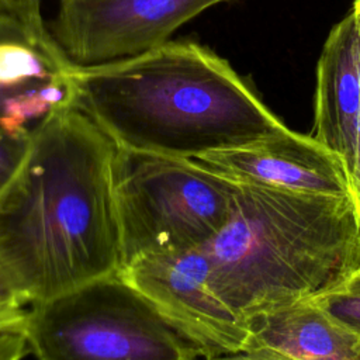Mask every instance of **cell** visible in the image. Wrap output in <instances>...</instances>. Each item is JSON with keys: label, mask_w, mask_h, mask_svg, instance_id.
<instances>
[{"label": "cell", "mask_w": 360, "mask_h": 360, "mask_svg": "<svg viewBox=\"0 0 360 360\" xmlns=\"http://www.w3.org/2000/svg\"><path fill=\"white\" fill-rule=\"evenodd\" d=\"M117 150L75 104L32 129L27 159L0 197V259L30 305L120 271Z\"/></svg>", "instance_id": "6da1fadb"}, {"label": "cell", "mask_w": 360, "mask_h": 360, "mask_svg": "<svg viewBox=\"0 0 360 360\" xmlns=\"http://www.w3.org/2000/svg\"><path fill=\"white\" fill-rule=\"evenodd\" d=\"M73 104L127 149L193 159L285 129L231 63L193 39L73 68Z\"/></svg>", "instance_id": "7a4b0ae2"}, {"label": "cell", "mask_w": 360, "mask_h": 360, "mask_svg": "<svg viewBox=\"0 0 360 360\" xmlns=\"http://www.w3.org/2000/svg\"><path fill=\"white\" fill-rule=\"evenodd\" d=\"M233 184L225 225L201 248L214 290L240 318L316 300L360 271L353 193Z\"/></svg>", "instance_id": "3957f363"}, {"label": "cell", "mask_w": 360, "mask_h": 360, "mask_svg": "<svg viewBox=\"0 0 360 360\" xmlns=\"http://www.w3.org/2000/svg\"><path fill=\"white\" fill-rule=\"evenodd\" d=\"M27 332L42 360L214 359L118 271L31 304Z\"/></svg>", "instance_id": "277c9868"}, {"label": "cell", "mask_w": 360, "mask_h": 360, "mask_svg": "<svg viewBox=\"0 0 360 360\" xmlns=\"http://www.w3.org/2000/svg\"><path fill=\"white\" fill-rule=\"evenodd\" d=\"M114 190L122 269L146 255L202 246L225 225L235 184L193 159L118 146Z\"/></svg>", "instance_id": "5b68a950"}, {"label": "cell", "mask_w": 360, "mask_h": 360, "mask_svg": "<svg viewBox=\"0 0 360 360\" xmlns=\"http://www.w3.org/2000/svg\"><path fill=\"white\" fill-rule=\"evenodd\" d=\"M235 0H58L48 31L76 66L139 55L202 11Z\"/></svg>", "instance_id": "8992f818"}, {"label": "cell", "mask_w": 360, "mask_h": 360, "mask_svg": "<svg viewBox=\"0 0 360 360\" xmlns=\"http://www.w3.org/2000/svg\"><path fill=\"white\" fill-rule=\"evenodd\" d=\"M163 314L200 339L214 359H235L248 322L214 290L202 248L142 256L118 271Z\"/></svg>", "instance_id": "52a82bcc"}, {"label": "cell", "mask_w": 360, "mask_h": 360, "mask_svg": "<svg viewBox=\"0 0 360 360\" xmlns=\"http://www.w3.org/2000/svg\"><path fill=\"white\" fill-rule=\"evenodd\" d=\"M75 65L49 32L0 17V136L20 138L72 105Z\"/></svg>", "instance_id": "ba28073f"}, {"label": "cell", "mask_w": 360, "mask_h": 360, "mask_svg": "<svg viewBox=\"0 0 360 360\" xmlns=\"http://www.w3.org/2000/svg\"><path fill=\"white\" fill-rule=\"evenodd\" d=\"M193 160L239 184L333 195L353 193L346 162L311 135L290 128Z\"/></svg>", "instance_id": "9c48e42d"}, {"label": "cell", "mask_w": 360, "mask_h": 360, "mask_svg": "<svg viewBox=\"0 0 360 360\" xmlns=\"http://www.w3.org/2000/svg\"><path fill=\"white\" fill-rule=\"evenodd\" d=\"M314 101L309 135L350 170L360 110V28L353 8L332 27L322 46Z\"/></svg>", "instance_id": "30bf717a"}, {"label": "cell", "mask_w": 360, "mask_h": 360, "mask_svg": "<svg viewBox=\"0 0 360 360\" xmlns=\"http://www.w3.org/2000/svg\"><path fill=\"white\" fill-rule=\"evenodd\" d=\"M248 322V339L235 359L360 360V335L314 301L257 314Z\"/></svg>", "instance_id": "8fae6325"}, {"label": "cell", "mask_w": 360, "mask_h": 360, "mask_svg": "<svg viewBox=\"0 0 360 360\" xmlns=\"http://www.w3.org/2000/svg\"><path fill=\"white\" fill-rule=\"evenodd\" d=\"M312 301L360 335V271L343 285Z\"/></svg>", "instance_id": "7c38bea8"}, {"label": "cell", "mask_w": 360, "mask_h": 360, "mask_svg": "<svg viewBox=\"0 0 360 360\" xmlns=\"http://www.w3.org/2000/svg\"><path fill=\"white\" fill-rule=\"evenodd\" d=\"M30 145L31 134L20 138L0 136V197L20 173L27 159Z\"/></svg>", "instance_id": "4fadbf2b"}, {"label": "cell", "mask_w": 360, "mask_h": 360, "mask_svg": "<svg viewBox=\"0 0 360 360\" xmlns=\"http://www.w3.org/2000/svg\"><path fill=\"white\" fill-rule=\"evenodd\" d=\"M42 6L44 0H0V17L17 20L38 32H49Z\"/></svg>", "instance_id": "5bb4252c"}, {"label": "cell", "mask_w": 360, "mask_h": 360, "mask_svg": "<svg viewBox=\"0 0 360 360\" xmlns=\"http://www.w3.org/2000/svg\"><path fill=\"white\" fill-rule=\"evenodd\" d=\"M27 318L0 325V360H17L32 354L27 332Z\"/></svg>", "instance_id": "9a60e30c"}, {"label": "cell", "mask_w": 360, "mask_h": 360, "mask_svg": "<svg viewBox=\"0 0 360 360\" xmlns=\"http://www.w3.org/2000/svg\"><path fill=\"white\" fill-rule=\"evenodd\" d=\"M28 307L27 297L0 259V312L18 311Z\"/></svg>", "instance_id": "2e32d148"}, {"label": "cell", "mask_w": 360, "mask_h": 360, "mask_svg": "<svg viewBox=\"0 0 360 360\" xmlns=\"http://www.w3.org/2000/svg\"><path fill=\"white\" fill-rule=\"evenodd\" d=\"M352 8L354 10L357 20H359V28H360V0H353ZM350 180H352V188L353 194L357 198L360 204V110H359V118H357V128H356V141H354V150H353V160L350 166Z\"/></svg>", "instance_id": "e0dca14e"}, {"label": "cell", "mask_w": 360, "mask_h": 360, "mask_svg": "<svg viewBox=\"0 0 360 360\" xmlns=\"http://www.w3.org/2000/svg\"><path fill=\"white\" fill-rule=\"evenodd\" d=\"M28 308L24 309H18V311H8V312H0V325L3 323H10V322H17V321H22L28 316Z\"/></svg>", "instance_id": "ac0fdd59"}]
</instances>
